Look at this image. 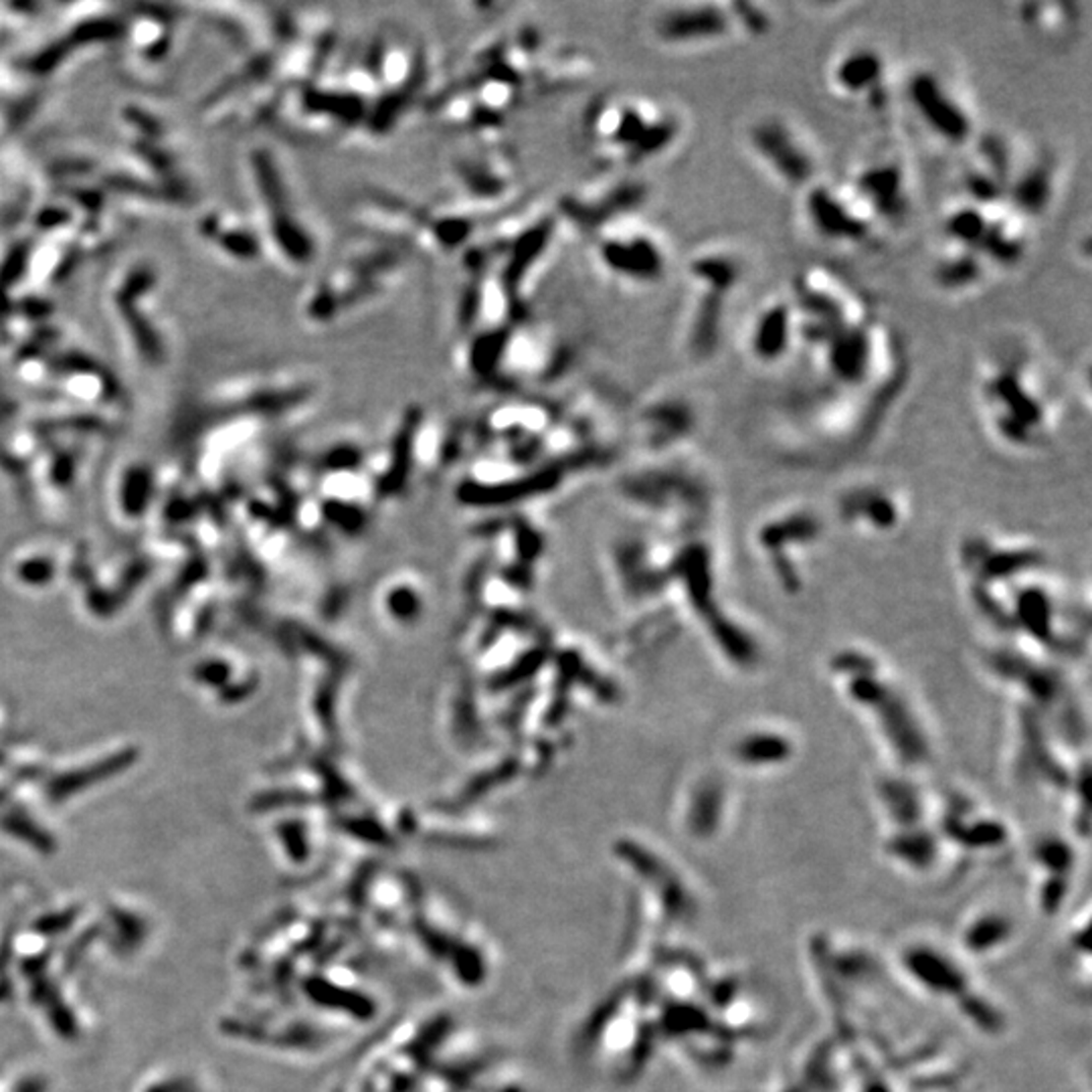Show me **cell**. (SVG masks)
<instances>
[{
  "label": "cell",
  "mask_w": 1092,
  "mask_h": 1092,
  "mask_svg": "<svg viewBox=\"0 0 1092 1092\" xmlns=\"http://www.w3.org/2000/svg\"><path fill=\"white\" fill-rule=\"evenodd\" d=\"M1032 248L1034 225L1004 205L992 211L977 252L996 275H1000L1022 268L1028 262Z\"/></svg>",
  "instance_id": "obj_19"
},
{
  "label": "cell",
  "mask_w": 1092,
  "mask_h": 1092,
  "mask_svg": "<svg viewBox=\"0 0 1092 1092\" xmlns=\"http://www.w3.org/2000/svg\"><path fill=\"white\" fill-rule=\"evenodd\" d=\"M1014 18L1022 30L1034 39L1046 43H1059L1075 35L1083 20L1081 4L1061 0L1044 2H1020L1014 10Z\"/></svg>",
  "instance_id": "obj_21"
},
{
  "label": "cell",
  "mask_w": 1092,
  "mask_h": 1092,
  "mask_svg": "<svg viewBox=\"0 0 1092 1092\" xmlns=\"http://www.w3.org/2000/svg\"><path fill=\"white\" fill-rule=\"evenodd\" d=\"M800 330V348L816 352L833 336L874 316L868 295L841 273L808 266L786 289Z\"/></svg>",
  "instance_id": "obj_4"
},
{
  "label": "cell",
  "mask_w": 1092,
  "mask_h": 1092,
  "mask_svg": "<svg viewBox=\"0 0 1092 1092\" xmlns=\"http://www.w3.org/2000/svg\"><path fill=\"white\" fill-rule=\"evenodd\" d=\"M737 293L688 285V301L680 326V344L694 362L712 360L725 346L731 305Z\"/></svg>",
  "instance_id": "obj_17"
},
{
  "label": "cell",
  "mask_w": 1092,
  "mask_h": 1092,
  "mask_svg": "<svg viewBox=\"0 0 1092 1092\" xmlns=\"http://www.w3.org/2000/svg\"><path fill=\"white\" fill-rule=\"evenodd\" d=\"M825 85L835 101L868 114H884L898 93L890 57L872 41L837 49L825 67Z\"/></svg>",
  "instance_id": "obj_12"
},
{
  "label": "cell",
  "mask_w": 1092,
  "mask_h": 1092,
  "mask_svg": "<svg viewBox=\"0 0 1092 1092\" xmlns=\"http://www.w3.org/2000/svg\"><path fill=\"white\" fill-rule=\"evenodd\" d=\"M595 266L615 283L647 289L672 272L666 237L639 215L617 221L589 237Z\"/></svg>",
  "instance_id": "obj_9"
},
{
  "label": "cell",
  "mask_w": 1092,
  "mask_h": 1092,
  "mask_svg": "<svg viewBox=\"0 0 1092 1092\" xmlns=\"http://www.w3.org/2000/svg\"><path fill=\"white\" fill-rule=\"evenodd\" d=\"M407 270V248L366 233L314 279L303 297V316L314 326L344 322L393 293Z\"/></svg>",
  "instance_id": "obj_3"
},
{
  "label": "cell",
  "mask_w": 1092,
  "mask_h": 1092,
  "mask_svg": "<svg viewBox=\"0 0 1092 1092\" xmlns=\"http://www.w3.org/2000/svg\"><path fill=\"white\" fill-rule=\"evenodd\" d=\"M733 4L743 41H761L773 32L777 16L769 4L759 0H733Z\"/></svg>",
  "instance_id": "obj_22"
},
{
  "label": "cell",
  "mask_w": 1092,
  "mask_h": 1092,
  "mask_svg": "<svg viewBox=\"0 0 1092 1092\" xmlns=\"http://www.w3.org/2000/svg\"><path fill=\"white\" fill-rule=\"evenodd\" d=\"M654 45L668 51H706L743 41L733 0H678L656 6L645 20Z\"/></svg>",
  "instance_id": "obj_10"
},
{
  "label": "cell",
  "mask_w": 1092,
  "mask_h": 1092,
  "mask_svg": "<svg viewBox=\"0 0 1092 1092\" xmlns=\"http://www.w3.org/2000/svg\"><path fill=\"white\" fill-rule=\"evenodd\" d=\"M1061 162L1054 152L1022 150L1008 187L1006 205L1036 225L1054 209L1061 195Z\"/></svg>",
  "instance_id": "obj_18"
},
{
  "label": "cell",
  "mask_w": 1092,
  "mask_h": 1092,
  "mask_svg": "<svg viewBox=\"0 0 1092 1092\" xmlns=\"http://www.w3.org/2000/svg\"><path fill=\"white\" fill-rule=\"evenodd\" d=\"M652 189L639 175H607L605 179L566 193L556 203L558 223L587 237L639 215Z\"/></svg>",
  "instance_id": "obj_13"
},
{
  "label": "cell",
  "mask_w": 1092,
  "mask_h": 1092,
  "mask_svg": "<svg viewBox=\"0 0 1092 1092\" xmlns=\"http://www.w3.org/2000/svg\"><path fill=\"white\" fill-rule=\"evenodd\" d=\"M975 393L996 433L1012 446H1034L1052 423V395L1036 348L1016 334L994 342L975 370Z\"/></svg>",
  "instance_id": "obj_2"
},
{
  "label": "cell",
  "mask_w": 1092,
  "mask_h": 1092,
  "mask_svg": "<svg viewBox=\"0 0 1092 1092\" xmlns=\"http://www.w3.org/2000/svg\"><path fill=\"white\" fill-rule=\"evenodd\" d=\"M898 93L914 122L941 146L965 150L981 126L961 85L933 63L910 67Z\"/></svg>",
  "instance_id": "obj_8"
},
{
  "label": "cell",
  "mask_w": 1092,
  "mask_h": 1092,
  "mask_svg": "<svg viewBox=\"0 0 1092 1092\" xmlns=\"http://www.w3.org/2000/svg\"><path fill=\"white\" fill-rule=\"evenodd\" d=\"M886 231L906 223L914 209V175L898 146H874L845 179Z\"/></svg>",
  "instance_id": "obj_14"
},
{
  "label": "cell",
  "mask_w": 1092,
  "mask_h": 1092,
  "mask_svg": "<svg viewBox=\"0 0 1092 1092\" xmlns=\"http://www.w3.org/2000/svg\"><path fill=\"white\" fill-rule=\"evenodd\" d=\"M578 128L583 148L599 170L637 175L682 144L688 120L672 101L605 91L587 104Z\"/></svg>",
  "instance_id": "obj_1"
},
{
  "label": "cell",
  "mask_w": 1092,
  "mask_h": 1092,
  "mask_svg": "<svg viewBox=\"0 0 1092 1092\" xmlns=\"http://www.w3.org/2000/svg\"><path fill=\"white\" fill-rule=\"evenodd\" d=\"M454 195L460 207L484 215L506 205L519 189V164L498 136H480L452 158Z\"/></svg>",
  "instance_id": "obj_11"
},
{
  "label": "cell",
  "mask_w": 1092,
  "mask_h": 1092,
  "mask_svg": "<svg viewBox=\"0 0 1092 1092\" xmlns=\"http://www.w3.org/2000/svg\"><path fill=\"white\" fill-rule=\"evenodd\" d=\"M800 348L798 318L788 291L767 295L749 316L743 330V350L759 368L786 364Z\"/></svg>",
  "instance_id": "obj_16"
},
{
  "label": "cell",
  "mask_w": 1092,
  "mask_h": 1092,
  "mask_svg": "<svg viewBox=\"0 0 1092 1092\" xmlns=\"http://www.w3.org/2000/svg\"><path fill=\"white\" fill-rule=\"evenodd\" d=\"M967 158L959 177V197L985 207H1002L1022 150L1002 130H979L965 148Z\"/></svg>",
  "instance_id": "obj_15"
},
{
  "label": "cell",
  "mask_w": 1092,
  "mask_h": 1092,
  "mask_svg": "<svg viewBox=\"0 0 1092 1092\" xmlns=\"http://www.w3.org/2000/svg\"><path fill=\"white\" fill-rule=\"evenodd\" d=\"M800 217L819 246L835 252H870L888 233L845 179L819 177L800 195Z\"/></svg>",
  "instance_id": "obj_6"
},
{
  "label": "cell",
  "mask_w": 1092,
  "mask_h": 1092,
  "mask_svg": "<svg viewBox=\"0 0 1092 1092\" xmlns=\"http://www.w3.org/2000/svg\"><path fill=\"white\" fill-rule=\"evenodd\" d=\"M931 285L947 297H967L987 287L996 272L971 248L943 244L931 262Z\"/></svg>",
  "instance_id": "obj_20"
},
{
  "label": "cell",
  "mask_w": 1092,
  "mask_h": 1092,
  "mask_svg": "<svg viewBox=\"0 0 1092 1092\" xmlns=\"http://www.w3.org/2000/svg\"><path fill=\"white\" fill-rule=\"evenodd\" d=\"M248 164L266 225V240L273 252L291 270L310 268L318 260L320 237L305 217L283 166L270 150L252 152Z\"/></svg>",
  "instance_id": "obj_5"
},
{
  "label": "cell",
  "mask_w": 1092,
  "mask_h": 1092,
  "mask_svg": "<svg viewBox=\"0 0 1092 1092\" xmlns=\"http://www.w3.org/2000/svg\"><path fill=\"white\" fill-rule=\"evenodd\" d=\"M741 142L755 166L790 193L800 195L821 177L818 144L790 114L767 110L751 116Z\"/></svg>",
  "instance_id": "obj_7"
}]
</instances>
